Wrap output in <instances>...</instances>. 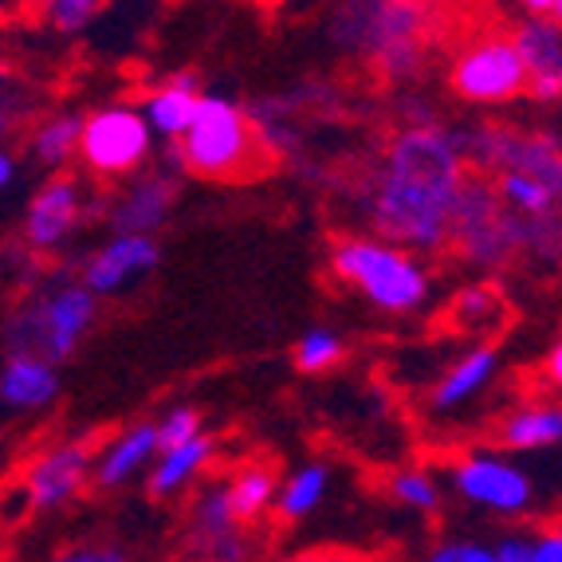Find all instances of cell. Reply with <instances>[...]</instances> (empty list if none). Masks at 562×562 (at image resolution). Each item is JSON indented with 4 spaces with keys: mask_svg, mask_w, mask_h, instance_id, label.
Instances as JSON below:
<instances>
[{
    "mask_svg": "<svg viewBox=\"0 0 562 562\" xmlns=\"http://www.w3.org/2000/svg\"><path fill=\"white\" fill-rule=\"evenodd\" d=\"M390 499L413 516H437L445 507V484L429 469H397L390 476Z\"/></svg>",
    "mask_w": 562,
    "mask_h": 562,
    "instance_id": "cell-27",
    "label": "cell"
},
{
    "mask_svg": "<svg viewBox=\"0 0 562 562\" xmlns=\"http://www.w3.org/2000/svg\"><path fill=\"white\" fill-rule=\"evenodd\" d=\"M291 358H295V366H300L303 374H327V370H335V366L347 358V342L330 327H311L300 335Z\"/></svg>",
    "mask_w": 562,
    "mask_h": 562,
    "instance_id": "cell-28",
    "label": "cell"
},
{
    "mask_svg": "<svg viewBox=\"0 0 562 562\" xmlns=\"http://www.w3.org/2000/svg\"><path fill=\"white\" fill-rule=\"evenodd\" d=\"M154 150V134L134 103H106L83 114L76 158L103 181L134 178Z\"/></svg>",
    "mask_w": 562,
    "mask_h": 562,
    "instance_id": "cell-7",
    "label": "cell"
},
{
    "mask_svg": "<svg viewBox=\"0 0 562 562\" xmlns=\"http://www.w3.org/2000/svg\"><path fill=\"white\" fill-rule=\"evenodd\" d=\"M9 131H12V111L4 103H0V138H4Z\"/></svg>",
    "mask_w": 562,
    "mask_h": 562,
    "instance_id": "cell-38",
    "label": "cell"
},
{
    "mask_svg": "<svg viewBox=\"0 0 562 562\" xmlns=\"http://www.w3.org/2000/svg\"><path fill=\"white\" fill-rule=\"evenodd\" d=\"M189 543H193L198 562H248L252 543L228 507L225 480L201 487L189 507Z\"/></svg>",
    "mask_w": 562,
    "mask_h": 562,
    "instance_id": "cell-12",
    "label": "cell"
},
{
    "mask_svg": "<svg viewBox=\"0 0 562 562\" xmlns=\"http://www.w3.org/2000/svg\"><path fill=\"white\" fill-rule=\"evenodd\" d=\"M256 126L252 114L228 94H201L193 122L178 138V161L209 181L240 178L256 166Z\"/></svg>",
    "mask_w": 562,
    "mask_h": 562,
    "instance_id": "cell-5",
    "label": "cell"
},
{
    "mask_svg": "<svg viewBox=\"0 0 562 562\" xmlns=\"http://www.w3.org/2000/svg\"><path fill=\"white\" fill-rule=\"evenodd\" d=\"M201 79L193 71H181V76H169L146 94V103L138 106L146 126H150L154 138H173L178 142L186 134V126L193 122V111L201 103Z\"/></svg>",
    "mask_w": 562,
    "mask_h": 562,
    "instance_id": "cell-21",
    "label": "cell"
},
{
    "mask_svg": "<svg viewBox=\"0 0 562 562\" xmlns=\"http://www.w3.org/2000/svg\"><path fill=\"white\" fill-rule=\"evenodd\" d=\"M52 562H91V551H87V547H76V551H59Z\"/></svg>",
    "mask_w": 562,
    "mask_h": 562,
    "instance_id": "cell-37",
    "label": "cell"
},
{
    "mask_svg": "<svg viewBox=\"0 0 562 562\" xmlns=\"http://www.w3.org/2000/svg\"><path fill=\"white\" fill-rule=\"evenodd\" d=\"M374 24H362L358 29V47L370 52V59L390 71V76H409L422 56V44H417V32H422V9H409V4H378Z\"/></svg>",
    "mask_w": 562,
    "mask_h": 562,
    "instance_id": "cell-14",
    "label": "cell"
},
{
    "mask_svg": "<svg viewBox=\"0 0 562 562\" xmlns=\"http://www.w3.org/2000/svg\"><path fill=\"white\" fill-rule=\"evenodd\" d=\"M154 432H158V449H173V445L201 437L205 422H201V409H193V405H173L161 422H154Z\"/></svg>",
    "mask_w": 562,
    "mask_h": 562,
    "instance_id": "cell-31",
    "label": "cell"
},
{
    "mask_svg": "<svg viewBox=\"0 0 562 562\" xmlns=\"http://www.w3.org/2000/svg\"><path fill=\"white\" fill-rule=\"evenodd\" d=\"M99 319V300L79 280H56L40 288L24 307L12 315L9 342L16 355H36L59 366L76 355L87 330Z\"/></svg>",
    "mask_w": 562,
    "mask_h": 562,
    "instance_id": "cell-3",
    "label": "cell"
},
{
    "mask_svg": "<svg viewBox=\"0 0 562 562\" xmlns=\"http://www.w3.org/2000/svg\"><path fill=\"white\" fill-rule=\"evenodd\" d=\"M330 276L394 319H413L432 303L429 263L370 233H347L330 244Z\"/></svg>",
    "mask_w": 562,
    "mask_h": 562,
    "instance_id": "cell-2",
    "label": "cell"
},
{
    "mask_svg": "<svg viewBox=\"0 0 562 562\" xmlns=\"http://www.w3.org/2000/svg\"><path fill=\"white\" fill-rule=\"evenodd\" d=\"M449 87L472 106H507L527 94V71L519 52L504 32H484L469 40L449 64Z\"/></svg>",
    "mask_w": 562,
    "mask_h": 562,
    "instance_id": "cell-8",
    "label": "cell"
},
{
    "mask_svg": "<svg viewBox=\"0 0 562 562\" xmlns=\"http://www.w3.org/2000/svg\"><path fill=\"white\" fill-rule=\"evenodd\" d=\"M330 496V469L323 460H303L300 469H291L276 487L272 512L283 524H300V519L315 516Z\"/></svg>",
    "mask_w": 562,
    "mask_h": 562,
    "instance_id": "cell-22",
    "label": "cell"
},
{
    "mask_svg": "<svg viewBox=\"0 0 562 562\" xmlns=\"http://www.w3.org/2000/svg\"><path fill=\"white\" fill-rule=\"evenodd\" d=\"M562 441V409L554 397H535V402L512 405L496 425V449L507 457H531L547 452Z\"/></svg>",
    "mask_w": 562,
    "mask_h": 562,
    "instance_id": "cell-17",
    "label": "cell"
},
{
    "mask_svg": "<svg viewBox=\"0 0 562 562\" xmlns=\"http://www.w3.org/2000/svg\"><path fill=\"white\" fill-rule=\"evenodd\" d=\"M524 562H562V531L559 527H535L531 547Z\"/></svg>",
    "mask_w": 562,
    "mask_h": 562,
    "instance_id": "cell-32",
    "label": "cell"
},
{
    "mask_svg": "<svg viewBox=\"0 0 562 562\" xmlns=\"http://www.w3.org/2000/svg\"><path fill=\"white\" fill-rule=\"evenodd\" d=\"M422 562H496V551H492L487 539L449 535V539H437V543L422 554Z\"/></svg>",
    "mask_w": 562,
    "mask_h": 562,
    "instance_id": "cell-30",
    "label": "cell"
},
{
    "mask_svg": "<svg viewBox=\"0 0 562 562\" xmlns=\"http://www.w3.org/2000/svg\"><path fill=\"white\" fill-rule=\"evenodd\" d=\"M91 457L94 449L87 441H59L44 449L24 472V492L36 512H59V507L76 504L83 487H91Z\"/></svg>",
    "mask_w": 562,
    "mask_h": 562,
    "instance_id": "cell-10",
    "label": "cell"
},
{
    "mask_svg": "<svg viewBox=\"0 0 562 562\" xmlns=\"http://www.w3.org/2000/svg\"><path fill=\"white\" fill-rule=\"evenodd\" d=\"M543 225H554V221H524V216H512L496 201V193H492L487 181L464 178L457 209H452L449 248H457L472 268L496 272V268H504L524 244L539 248V244H543Z\"/></svg>",
    "mask_w": 562,
    "mask_h": 562,
    "instance_id": "cell-4",
    "label": "cell"
},
{
    "mask_svg": "<svg viewBox=\"0 0 562 562\" xmlns=\"http://www.w3.org/2000/svg\"><path fill=\"white\" fill-rule=\"evenodd\" d=\"M173 205V178L169 173H134L111 205L114 233L154 236V228L169 216Z\"/></svg>",
    "mask_w": 562,
    "mask_h": 562,
    "instance_id": "cell-18",
    "label": "cell"
},
{
    "mask_svg": "<svg viewBox=\"0 0 562 562\" xmlns=\"http://www.w3.org/2000/svg\"><path fill=\"white\" fill-rule=\"evenodd\" d=\"M449 487L460 504L496 519H527L539 512V484L516 457L499 449H469L452 457Z\"/></svg>",
    "mask_w": 562,
    "mask_h": 562,
    "instance_id": "cell-6",
    "label": "cell"
},
{
    "mask_svg": "<svg viewBox=\"0 0 562 562\" xmlns=\"http://www.w3.org/2000/svg\"><path fill=\"white\" fill-rule=\"evenodd\" d=\"M213 457H216V441L209 432H201V437H193V441H186V445H173V449H158L150 472H146L150 496L173 499V496H181V492H189V487L209 472Z\"/></svg>",
    "mask_w": 562,
    "mask_h": 562,
    "instance_id": "cell-20",
    "label": "cell"
},
{
    "mask_svg": "<svg viewBox=\"0 0 562 562\" xmlns=\"http://www.w3.org/2000/svg\"><path fill=\"white\" fill-rule=\"evenodd\" d=\"M154 457H158V432L150 422H134L111 437L103 449L91 457V487L99 492H122L134 480H142L150 472Z\"/></svg>",
    "mask_w": 562,
    "mask_h": 562,
    "instance_id": "cell-16",
    "label": "cell"
},
{
    "mask_svg": "<svg viewBox=\"0 0 562 562\" xmlns=\"http://www.w3.org/2000/svg\"><path fill=\"white\" fill-rule=\"evenodd\" d=\"M12 181H16V158L0 146V193H4V189H12Z\"/></svg>",
    "mask_w": 562,
    "mask_h": 562,
    "instance_id": "cell-35",
    "label": "cell"
},
{
    "mask_svg": "<svg viewBox=\"0 0 562 562\" xmlns=\"http://www.w3.org/2000/svg\"><path fill=\"white\" fill-rule=\"evenodd\" d=\"M543 378L551 382V390H559L562 382V342L554 338L551 347H547V358H543Z\"/></svg>",
    "mask_w": 562,
    "mask_h": 562,
    "instance_id": "cell-33",
    "label": "cell"
},
{
    "mask_svg": "<svg viewBox=\"0 0 562 562\" xmlns=\"http://www.w3.org/2000/svg\"><path fill=\"white\" fill-rule=\"evenodd\" d=\"M492 193H496V201L512 216H524V221H559L562 186H551L543 178H531V173H496Z\"/></svg>",
    "mask_w": 562,
    "mask_h": 562,
    "instance_id": "cell-24",
    "label": "cell"
},
{
    "mask_svg": "<svg viewBox=\"0 0 562 562\" xmlns=\"http://www.w3.org/2000/svg\"><path fill=\"white\" fill-rule=\"evenodd\" d=\"M562 20L524 16L512 29V44L527 71V94L539 103H559L562 94Z\"/></svg>",
    "mask_w": 562,
    "mask_h": 562,
    "instance_id": "cell-15",
    "label": "cell"
},
{
    "mask_svg": "<svg viewBox=\"0 0 562 562\" xmlns=\"http://www.w3.org/2000/svg\"><path fill=\"white\" fill-rule=\"evenodd\" d=\"M276 487H280V476H276L272 464H263V460L240 464V469L225 480V496H228V507H233L236 524L240 527L260 524L276 504Z\"/></svg>",
    "mask_w": 562,
    "mask_h": 562,
    "instance_id": "cell-23",
    "label": "cell"
},
{
    "mask_svg": "<svg viewBox=\"0 0 562 562\" xmlns=\"http://www.w3.org/2000/svg\"><path fill=\"white\" fill-rule=\"evenodd\" d=\"M469 178L457 131L441 122H413L385 146L382 169L370 186V228L378 240L413 256L449 248L452 209Z\"/></svg>",
    "mask_w": 562,
    "mask_h": 562,
    "instance_id": "cell-1",
    "label": "cell"
},
{
    "mask_svg": "<svg viewBox=\"0 0 562 562\" xmlns=\"http://www.w3.org/2000/svg\"><path fill=\"white\" fill-rule=\"evenodd\" d=\"M99 12H103L99 0H52V4H44L47 29L59 36H76V32L91 29Z\"/></svg>",
    "mask_w": 562,
    "mask_h": 562,
    "instance_id": "cell-29",
    "label": "cell"
},
{
    "mask_svg": "<svg viewBox=\"0 0 562 562\" xmlns=\"http://www.w3.org/2000/svg\"><path fill=\"white\" fill-rule=\"evenodd\" d=\"M283 562H362V559L342 554V551H307V554H295V559H283Z\"/></svg>",
    "mask_w": 562,
    "mask_h": 562,
    "instance_id": "cell-34",
    "label": "cell"
},
{
    "mask_svg": "<svg viewBox=\"0 0 562 562\" xmlns=\"http://www.w3.org/2000/svg\"><path fill=\"white\" fill-rule=\"evenodd\" d=\"M507 315V303L492 283H469V288H460L457 295L449 300V319L460 335H492V330L504 323Z\"/></svg>",
    "mask_w": 562,
    "mask_h": 562,
    "instance_id": "cell-25",
    "label": "cell"
},
{
    "mask_svg": "<svg viewBox=\"0 0 562 562\" xmlns=\"http://www.w3.org/2000/svg\"><path fill=\"white\" fill-rule=\"evenodd\" d=\"M91 551V562H134L122 547H87Z\"/></svg>",
    "mask_w": 562,
    "mask_h": 562,
    "instance_id": "cell-36",
    "label": "cell"
},
{
    "mask_svg": "<svg viewBox=\"0 0 562 562\" xmlns=\"http://www.w3.org/2000/svg\"><path fill=\"white\" fill-rule=\"evenodd\" d=\"M79 126H83V114H52L32 131V158L47 169H59L76 158L79 150Z\"/></svg>",
    "mask_w": 562,
    "mask_h": 562,
    "instance_id": "cell-26",
    "label": "cell"
},
{
    "mask_svg": "<svg viewBox=\"0 0 562 562\" xmlns=\"http://www.w3.org/2000/svg\"><path fill=\"white\" fill-rule=\"evenodd\" d=\"M161 248L154 236H134V233H114L106 244H99L83 260L79 283L91 291L94 300H111V295H126L138 288L146 276L158 268Z\"/></svg>",
    "mask_w": 562,
    "mask_h": 562,
    "instance_id": "cell-11",
    "label": "cell"
},
{
    "mask_svg": "<svg viewBox=\"0 0 562 562\" xmlns=\"http://www.w3.org/2000/svg\"><path fill=\"white\" fill-rule=\"evenodd\" d=\"M499 370H504V358H499V350L492 342L469 347L460 358H452L445 366V374L432 382L429 413L432 417H457V413H464L496 385Z\"/></svg>",
    "mask_w": 562,
    "mask_h": 562,
    "instance_id": "cell-13",
    "label": "cell"
},
{
    "mask_svg": "<svg viewBox=\"0 0 562 562\" xmlns=\"http://www.w3.org/2000/svg\"><path fill=\"white\" fill-rule=\"evenodd\" d=\"M59 397V366L36 355H16L0 362V405L12 413H40Z\"/></svg>",
    "mask_w": 562,
    "mask_h": 562,
    "instance_id": "cell-19",
    "label": "cell"
},
{
    "mask_svg": "<svg viewBox=\"0 0 562 562\" xmlns=\"http://www.w3.org/2000/svg\"><path fill=\"white\" fill-rule=\"evenodd\" d=\"M83 213H87L83 181L76 173H52L29 201L24 240H29L32 252H59L79 233Z\"/></svg>",
    "mask_w": 562,
    "mask_h": 562,
    "instance_id": "cell-9",
    "label": "cell"
}]
</instances>
